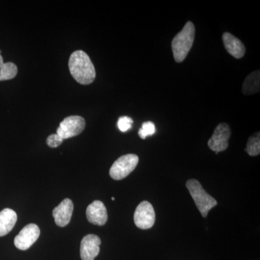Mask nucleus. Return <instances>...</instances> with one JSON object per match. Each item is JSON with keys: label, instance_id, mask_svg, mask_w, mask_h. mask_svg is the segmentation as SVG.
Masks as SVG:
<instances>
[{"label": "nucleus", "instance_id": "7", "mask_svg": "<svg viewBox=\"0 0 260 260\" xmlns=\"http://www.w3.org/2000/svg\"><path fill=\"white\" fill-rule=\"evenodd\" d=\"M231 135L232 132L229 124L226 123H220L215 128L213 136L208 141V146L216 153L224 151L229 147V140L230 139Z\"/></svg>", "mask_w": 260, "mask_h": 260}, {"label": "nucleus", "instance_id": "10", "mask_svg": "<svg viewBox=\"0 0 260 260\" xmlns=\"http://www.w3.org/2000/svg\"><path fill=\"white\" fill-rule=\"evenodd\" d=\"M74 210V205L71 200L64 199L53 210L54 221L59 227H64L70 223Z\"/></svg>", "mask_w": 260, "mask_h": 260}, {"label": "nucleus", "instance_id": "4", "mask_svg": "<svg viewBox=\"0 0 260 260\" xmlns=\"http://www.w3.org/2000/svg\"><path fill=\"white\" fill-rule=\"evenodd\" d=\"M139 158L135 154H126L117 159L109 171L110 177L114 180H121L135 170Z\"/></svg>", "mask_w": 260, "mask_h": 260}, {"label": "nucleus", "instance_id": "9", "mask_svg": "<svg viewBox=\"0 0 260 260\" xmlns=\"http://www.w3.org/2000/svg\"><path fill=\"white\" fill-rule=\"evenodd\" d=\"M102 244L100 238L94 234H88L82 239L80 256L82 260H94L100 252Z\"/></svg>", "mask_w": 260, "mask_h": 260}, {"label": "nucleus", "instance_id": "2", "mask_svg": "<svg viewBox=\"0 0 260 260\" xmlns=\"http://www.w3.org/2000/svg\"><path fill=\"white\" fill-rule=\"evenodd\" d=\"M194 25L191 21H188L182 30L173 39V54L177 62H182L186 59L194 43Z\"/></svg>", "mask_w": 260, "mask_h": 260}, {"label": "nucleus", "instance_id": "11", "mask_svg": "<svg viewBox=\"0 0 260 260\" xmlns=\"http://www.w3.org/2000/svg\"><path fill=\"white\" fill-rule=\"evenodd\" d=\"M86 216L90 223L102 226L107 222V208L102 201L95 200L87 208Z\"/></svg>", "mask_w": 260, "mask_h": 260}, {"label": "nucleus", "instance_id": "1", "mask_svg": "<svg viewBox=\"0 0 260 260\" xmlns=\"http://www.w3.org/2000/svg\"><path fill=\"white\" fill-rule=\"evenodd\" d=\"M69 69L73 78L81 85L93 83L96 76L93 62L88 54L82 50L75 51L70 55Z\"/></svg>", "mask_w": 260, "mask_h": 260}, {"label": "nucleus", "instance_id": "19", "mask_svg": "<svg viewBox=\"0 0 260 260\" xmlns=\"http://www.w3.org/2000/svg\"><path fill=\"white\" fill-rule=\"evenodd\" d=\"M63 140L57 134H52L48 137L47 143L51 148H56L62 143Z\"/></svg>", "mask_w": 260, "mask_h": 260}, {"label": "nucleus", "instance_id": "14", "mask_svg": "<svg viewBox=\"0 0 260 260\" xmlns=\"http://www.w3.org/2000/svg\"><path fill=\"white\" fill-rule=\"evenodd\" d=\"M259 71L257 70L246 77L242 86V92L244 95H253L259 92Z\"/></svg>", "mask_w": 260, "mask_h": 260}, {"label": "nucleus", "instance_id": "21", "mask_svg": "<svg viewBox=\"0 0 260 260\" xmlns=\"http://www.w3.org/2000/svg\"><path fill=\"white\" fill-rule=\"evenodd\" d=\"M1 53H2V51L0 50V54H1Z\"/></svg>", "mask_w": 260, "mask_h": 260}, {"label": "nucleus", "instance_id": "15", "mask_svg": "<svg viewBox=\"0 0 260 260\" xmlns=\"http://www.w3.org/2000/svg\"><path fill=\"white\" fill-rule=\"evenodd\" d=\"M18 67L13 62L4 63L0 54V81L13 79L18 74Z\"/></svg>", "mask_w": 260, "mask_h": 260}, {"label": "nucleus", "instance_id": "17", "mask_svg": "<svg viewBox=\"0 0 260 260\" xmlns=\"http://www.w3.org/2000/svg\"><path fill=\"white\" fill-rule=\"evenodd\" d=\"M155 126L154 123L152 121H146V122L143 123L141 129H140L138 132V135L141 139L145 140L147 137L151 136L155 134Z\"/></svg>", "mask_w": 260, "mask_h": 260}, {"label": "nucleus", "instance_id": "13", "mask_svg": "<svg viewBox=\"0 0 260 260\" xmlns=\"http://www.w3.org/2000/svg\"><path fill=\"white\" fill-rule=\"evenodd\" d=\"M18 220V215L14 210L5 208L0 212V237L9 234Z\"/></svg>", "mask_w": 260, "mask_h": 260}, {"label": "nucleus", "instance_id": "18", "mask_svg": "<svg viewBox=\"0 0 260 260\" xmlns=\"http://www.w3.org/2000/svg\"><path fill=\"white\" fill-rule=\"evenodd\" d=\"M133 124V120L132 118L128 117V116H121L118 120L117 126L121 132L125 133L131 129Z\"/></svg>", "mask_w": 260, "mask_h": 260}, {"label": "nucleus", "instance_id": "5", "mask_svg": "<svg viewBox=\"0 0 260 260\" xmlns=\"http://www.w3.org/2000/svg\"><path fill=\"white\" fill-rule=\"evenodd\" d=\"M85 121L82 116H70L65 118L56 129V134L62 140L69 139L83 133Z\"/></svg>", "mask_w": 260, "mask_h": 260}, {"label": "nucleus", "instance_id": "16", "mask_svg": "<svg viewBox=\"0 0 260 260\" xmlns=\"http://www.w3.org/2000/svg\"><path fill=\"white\" fill-rule=\"evenodd\" d=\"M246 151L251 156H256L260 153V137L259 133L251 136L248 140Z\"/></svg>", "mask_w": 260, "mask_h": 260}, {"label": "nucleus", "instance_id": "3", "mask_svg": "<svg viewBox=\"0 0 260 260\" xmlns=\"http://www.w3.org/2000/svg\"><path fill=\"white\" fill-rule=\"evenodd\" d=\"M186 185L194 200L197 208L203 218H206L210 210L218 204L216 200L205 191L202 184L196 179H189Z\"/></svg>", "mask_w": 260, "mask_h": 260}, {"label": "nucleus", "instance_id": "6", "mask_svg": "<svg viewBox=\"0 0 260 260\" xmlns=\"http://www.w3.org/2000/svg\"><path fill=\"white\" fill-rule=\"evenodd\" d=\"M155 220V210L148 201H143L137 207L134 214L135 225L140 229L146 230L153 226Z\"/></svg>", "mask_w": 260, "mask_h": 260}, {"label": "nucleus", "instance_id": "12", "mask_svg": "<svg viewBox=\"0 0 260 260\" xmlns=\"http://www.w3.org/2000/svg\"><path fill=\"white\" fill-rule=\"evenodd\" d=\"M223 42L228 52L234 57L241 59L245 54L246 49L243 43L230 32H224Z\"/></svg>", "mask_w": 260, "mask_h": 260}, {"label": "nucleus", "instance_id": "8", "mask_svg": "<svg viewBox=\"0 0 260 260\" xmlns=\"http://www.w3.org/2000/svg\"><path fill=\"white\" fill-rule=\"evenodd\" d=\"M40 229L37 225L30 223L23 228L15 238V246L20 250H27L39 239Z\"/></svg>", "mask_w": 260, "mask_h": 260}, {"label": "nucleus", "instance_id": "20", "mask_svg": "<svg viewBox=\"0 0 260 260\" xmlns=\"http://www.w3.org/2000/svg\"><path fill=\"white\" fill-rule=\"evenodd\" d=\"M112 200H115V199H114V198H112Z\"/></svg>", "mask_w": 260, "mask_h": 260}]
</instances>
